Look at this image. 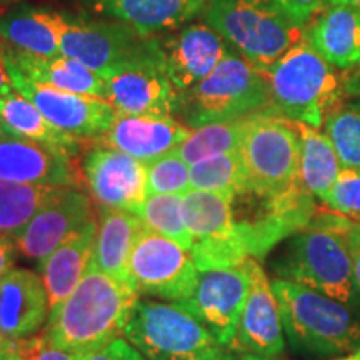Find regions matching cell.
<instances>
[{"label":"cell","instance_id":"29","mask_svg":"<svg viewBox=\"0 0 360 360\" xmlns=\"http://www.w3.org/2000/svg\"><path fill=\"white\" fill-rule=\"evenodd\" d=\"M294 125L300 137V180L310 195L322 200L344 167L326 132L302 122Z\"/></svg>","mask_w":360,"mask_h":360},{"label":"cell","instance_id":"30","mask_svg":"<svg viewBox=\"0 0 360 360\" xmlns=\"http://www.w3.org/2000/svg\"><path fill=\"white\" fill-rule=\"evenodd\" d=\"M60 188L0 180V232L15 237Z\"/></svg>","mask_w":360,"mask_h":360},{"label":"cell","instance_id":"49","mask_svg":"<svg viewBox=\"0 0 360 360\" xmlns=\"http://www.w3.org/2000/svg\"><path fill=\"white\" fill-rule=\"evenodd\" d=\"M2 2H11V0H2Z\"/></svg>","mask_w":360,"mask_h":360},{"label":"cell","instance_id":"48","mask_svg":"<svg viewBox=\"0 0 360 360\" xmlns=\"http://www.w3.org/2000/svg\"><path fill=\"white\" fill-rule=\"evenodd\" d=\"M4 132H6V130H4V127H2V124H0V135H2Z\"/></svg>","mask_w":360,"mask_h":360},{"label":"cell","instance_id":"45","mask_svg":"<svg viewBox=\"0 0 360 360\" xmlns=\"http://www.w3.org/2000/svg\"><path fill=\"white\" fill-rule=\"evenodd\" d=\"M0 360H22V359L19 357V354L13 350V345H12V349H8L6 352L0 354Z\"/></svg>","mask_w":360,"mask_h":360},{"label":"cell","instance_id":"17","mask_svg":"<svg viewBox=\"0 0 360 360\" xmlns=\"http://www.w3.org/2000/svg\"><path fill=\"white\" fill-rule=\"evenodd\" d=\"M90 219L89 197L75 187H62L15 236L19 254L40 264Z\"/></svg>","mask_w":360,"mask_h":360},{"label":"cell","instance_id":"43","mask_svg":"<svg viewBox=\"0 0 360 360\" xmlns=\"http://www.w3.org/2000/svg\"><path fill=\"white\" fill-rule=\"evenodd\" d=\"M8 92H13V85L11 82V77H8L6 65L0 60V96H6Z\"/></svg>","mask_w":360,"mask_h":360},{"label":"cell","instance_id":"24","mask_svg":"<svg viewBox=\"0 0 360 360\" xmlns=\"http://www.w3.org/2000/svg\"><path fill=\"white\" fill-rule=\"evenodd\" d=\"M305 40L337 70L355 69L360 65V11L328 6L310 20Z\"/></svg>","mask_w":360,"mask_h":360},{"label":"cell","instance_id":"39","mask_svg":"<svg viewBox=\"0 0 360 360\" xmlns=\"http://www.w3.org/2000/svg\"><path fill=\"white\" fill-rule=\"evenodd\" d=\"M299 24H309L322 11L326 0H274Z\"/></svg>","mask_w":360,"mask_h":360},{"label":"cell","instance_id":"10","mask_svg":"<svg viewBox=\"0 0 360 360\" xmlns=\"http://www.w3.org/2000/svg\"><path fill=\"white\" fill-rule=\"evenodd\" d=\"M233 197L191 188L182 197V214L191 232V255L197 270L236 267L249 259L238 236Z\"/></svg>","mask_w":360,"mask_h":360},{"label":"cell","instance_id":"9","mask_svg":"<svg viewBox=\"0 0 360 360\" xmlns=\"http://www.w3.org/2000/svg\"><path fill=\"white\" fill-rule=\"evenodd\" d=\"M105 102L115 114L172 115L179 92L169 79L155 35L147 37L137 52L102 75Z\"/></svg>","mask_w":360,"mask_h":360},{"label":"cell","instance_id":"19","mask_svg":"<svg viewBox=\"0 0 360 360\" xmlns=\"http://www.w3.org/2000/svg\"><path fill=\"white\" fill-rule=\"evenodd\" d=\"M72 157L62 148L4 132L0 135V180L29 186L77 187L79 177Z\"/></svg>","mask_w":360,"mask_h":360},{"label":"cell","instance_id":"16","mask_svg":"<svg viewBox=\"0 0 360 360\" xmlns=\"http://www.w3.org/2000/svg\"><path fill=\"white\" fill-rule=\"evenodd\" d=\"M157 37V35H155ZM169 79L179 94L195 87L215 70L231 51L229 44L207 24L180 27L157 37Z\"/></svg>","mask_w":360,"mask_h":360},{"label":"cell","instance_id":"31","mask_svg":"<svg viewBox=\"0 0 360 360\" xmlns=\"http://www.w3.org/2000/svg\"><path fill=\"white\" fill-rule=\"evenodd\" d=\"M249 117L231 120V122L207 124L204 127L192 129V134L188 135L187 141L180 143L174 152L180 159L186 160L188 165L202 159H209V157L237 152L240 148Z\"/></svg>","mask_w":360,"mask_h":360},{"label":"cell","instance_id":"27","mask_svg":"<svg viewBox=\"0 0 360 360\" xmlns=\"http://www.w3.org/2000/svg\"><path fill=\"white\" fill-rule=\"evenodd\" d=\"M98 222L92 267L130 283L129 257L143 224L139 215L114 207L98 205ZM132 285V283H130Z\"/></svg>","mask_w":360,"mask_h":360},{"label":"cell","instance_id":"33","mask_svg":"<svg viewBox=\"0 0 360 360\" xmlns=\"http://www.w3.org/2000/svg\"><path fill=\"white\" fill-rule=\"evenodd\" d=\"M182 197L179 193H155L143 202L141 212L142 224L160 236L172 238L191 250L192 237L182 214Z\"/></svg>","mask_w":360,"mask_h":360},{"label":"cell","instance_id":"1","mask_svg":"<svg viewBox=\"0 0 360 360\" xmlns=\"http://www.w3.org/2000/svg\"><path fill=\"white\" fill-rule=\"evenodd\" d=\"M139 292L90 265L77 289L49 314L44 332L60 349L89 355L124 335Z\"/></svg>","mask_w":360,"mask_h":360},{"label":"cell","instance_id":"35","mask_svg":"<svg viewBox=\"0 0 360 360\" xmlns=\"http://www.w3.org/2000/svg\"><path fill=\"white\" fill-rule=\"evenodd\" d=\"M191 165L175 152L165 154L147 164V192L179 193L184 195L191 191Z\"/></svg>","mask_w":360,"mask_h":360},{"label":"cell","instance_id":"47","mask_svg":"<svg viewBox=\"0 0 360 360\" xmlns=\"http://www.w3.org/2000/svg\"><path fill=\"white\" fill-rule=\"evenodd\" d=\"M337 360H360V350H357V352H352V354L345 355V357H342V359H337Z\"/></svg>","mask_w":360,"mask_h":360},{"label":"cell","instance_id":"25","mask_svg":"<svg viewBox=\"0 0 360 360\" xmlns=\"http://www.w3.org/2000/svg\"><path fill=\"white\" fill-rule=\"evenodd\" d=\"M70 17L44 7L20 6L0 17V39L39 57L62 56L60 42Z\"/></svg>","mask_w":360,"mask_h":360},{"label":"cell","instance_id":"46","mask_svg":"<svg viewBox=\"0 0 360 360\" xmlns=\"http://www.w3.org/2000/svg\"><path fill=\"white\" fill-rule=\"evenodd\" d=\"M12 345H13V342L4 339V337L0 335V354L6 352V350H8V349H12Z\"/></svg>","mask_w":360,"mask_h":360},{"label":"cell","instance_id":"26","mask_svg":"<svg viewBox=\"0 0 360 360\" xmlns=\"http://www.w3.org/2000/svg\"><path fill=\"white\" fill-rule=\"evenodd\" d=\"M209 0H92L103 15L134 27L150 37L170 29H179L204 12Z\"/></svg>","mask_w":360,"mask_h":360},{"label":"cell","instance_id":"5","mask_svg":"<svg viewBox=\"0 0 360 360\" xmlns=\"http://www.w3.org/2000/svg\"><path fill=\"white\" fill-rule=\"evenodd\" d=\"M202 17L229 47L262 72L305 39V25L274 0H209Z\"/></svg>","mask_w":360,"mask_h":360},{"label":"cell","instance_id":"34","mask_svg":"<svg viewBox=\"0 0 360 360\" xmlns=\"http://www.w3.org/2000/svg\"><path fill=\"white\" fill-rule=\"evenodd\" d=\"M323 129L334 143L342 167L360 170V105H337L327 115Z\"/></svg>","mask_w":360,"mask_h":360},{"label":"cell","instance_id":"40","mask_svg":"<svg viewBox=\"0 0 360 360\" xmlns=\"http://www.w3.org/2000/svg\"><path fill=\"white\" fill-rule=\"evenodd\" d=\"M19 255L20 254L19 249H17L15 237L0 232V277H4L7 272H11Z\"/></svg>","mask_w":360,"mask_h":360},{"label":"cell","instance_id":"11","mask_svg":"<svg viewBox=\"0 0 360 360\" xmlns=\"http://www.w3.org/2000/svg\"><path fill=\"white\" fill-rule=\"evenodd\" d=\"M197 276L191 250L143 225L129 257V278L139 295L180 302L192 295Z\"/></svg>","mask_w":360,"mask_h":360},{"label":"cell","instance_id":"41","mask_svg":"<svg viewBox=\"0 0 360 360\" xmlns=\"http://www.w3.org/2000/svg\"><path fill=\"white\" fill-rule=\"evenodd\" d=\"M349 247L350 255H352L355 283H357V289L360 292V224L354 222V220H350L349 224Z\"/></svg>","mask_w":360,"mask_h":360},{"label":"cell","instance_id":"36","mask_svg":"<svg viewBox=\"0 0 360 360\" xmlns=\"http://www.w3.org/2000/svg\"><path fill=\"white\" fill-rule=\"evenodd\" d=\"M321 202L334 214L360 224V170L342 169Z\"/></svg>","mask_w":360,"mask_h":360},{"label":"cell","instance_id":"18","mask_svg":"<svg viewBox=\"0 0 360 360\" xmlns=\"http://www.w3.org/2000/svg\"><path fill=\"white\" fill-rule=\"evenodd\" d=\"M146 40V35L119 20L70 19L62 35L60 52L102 77L112 67L137 52Z\"/></svg>","mask_w":360,"mask_h":360},{"label":"cell","instance_id":"3","mask_svg":"<svg viewBox=\"0 0 360 360\" xmlns=\"http://www.w3.org/2000/svg\"><path fill=\"white\" fill-rule=\"evenodd\" d=\"M283 334L295 350L340 355L360 350V305L332 299L300 283L272 281Z\"/></svg>","mask_w":360,"mask_h":360},{"label":"cell","instance_id":"23","mask_svg":"<svg viewBox=\"0 0 360 360\" xmlns=\"http://www.w3.org/2000/svg\"><path fill=\"white\" fill-rule=\"evenodd\" d=\"M0 60L40 84L105 101V80L75 58L67 56L39 57L4 44L0 45Z\"/></svg>","mask_w":360,"mask_h":360},{"label":"cell","instance_id":"13","mask_svg":"<svg viewBox=\"0 0 360 360\" xmlns=\"http://www.w3.org/2000/svg\"><path fill=\"white\" fill-rule=\"evenodd\" d=\"M4 64V62H2ZM13 90L24 96L42 112L49 122L75 139L102 137L114 122L115 110L103 98L85 97L79 94L40 84L20 74L15 67L4 64Z\"/></svg>","mask_w":360,"mask_h":360},{"label":"cell","instance_id":"6","mask_svg":"<svg viewBox=\"0 0 360 360\" xmlns=\"http://www.w3.org/2000/svg\"><path fill=\"white\" fill-rule=\"evenodd\" d=\"M265 74L238 53L229 52L209 77L179 94L175 114L191 129L231 122L269 110Z\"/></svg>","mask_w":360,"mask_h":360},{"label":"cell","instance_id":"12","mask_svg":"<svg viewBox=\"0 0 360 360\" xmlns=\"http://www.w3.org/2000/svg\"><path fill=\"white\" fill-rule=\"evenodd\" d=\"M249 292L245 265L199 270L192 295L180 300V307L199 321L215 342L231 349L236 340L242 310Z\"/></svg>","mask_w":360,"mask_h":360},{"label":"cell","instance_id":"28","mask_svg":"<svg viewBox=\"0 0 360 360\" xmlns=\"http://www.w3.org/2000/svg\"><path fill=\"white\" fill-rule=\"evenodd\" d=\"M0 124L7 134L62 148L70 155L79 152V139L62 132L49 122L32 102L15 90L0 96Z\"/></svg>","mask_w":360,"mask_h":360},{"label":"cell","instance_id":"20","mask_svg":"<svg viewBox=\"0 0 360 360\" xmlns=\"http://www.w3.org/2000/svg\"><path fill=\"white\" fill-rule=\"evenodd\" d=\"M191 134L192 129L172 115L115 114L110 129L98 137L96 143L115 148L148 164L174 152Z\"/></svg>","mask_w":360,"mask_h":360},{"label":"cell","instance_id":"14","mask_svg":"<svg viewBox=\"0 0 360 360\" xmlns=\"http://www.w3.org/2000/svg\"><path fill=\"white\" fill-rule=\"evenodd\" d=\"M82 174L98 205L137 215L148 197L146 162L115 148H90L82 159Z\"/></svg>","mask_w":360,"mask_h":360},{"label":"cell","instance_id":"2","mask_svg":"<svg viewBox=\"0 0 360 360\" xmlns=\"http://www.w3.org/2000/svg\"><path fill=\"white\" fill-rule=\"evenodd\" d=\"M349 224V219L337 214L315 215L307 227L292 236L287 250L274 264V274L340 302L360 305Z\"/></svg>","mask_w":360,"mask_h":360},{"label":"cell","instance_id":"44","mask_svg":"<svg viewBox=\"0 0 360 360\" xmlns=\"http://www.w3.org/2000/svg\"><path fill=\"white\" fill-rule=\"evenodd\" d=\"M328 6H347L360 11V0H326Z\"/></svg>","mask_w":360,"mask_h":360},{"label":"cell","instance_id":"50","mask_svg":"<svg viewBox=\"0 0 360 360\" xmlns=\"http://www.w3.org/2000/svg\"><path fill=\"white\" fill-rule=\"evenodd\" d=\"M359 105H360V103H359Z\"/></svg>","mask_w":360,"mask_h":360},{"label":"cell","instance_id":"7","mask_svg":"<svg viewBox=\"0 0 360 360\" xmlns=\"http://www.w3.org/2000/svg\"><path fill=\"white\" fill-rule=\"evenodd\" d=\"M238 154L250 193L281 199L304 188L300 137L292 120L267 110L250 115Z\"/></svg>","mask_w":360,"mask_h":360},{"label":"cell","instance_id":"42","mask_svg":"<svg viewBox=\"0 0 360 360\" xmlns=\"http://www.w3.org/2000/svg\"><path fill=\"white\" fill-rule=\"evenodd\" d=\"M219 360H274V359L259 357V355L238 352V350H225V352L220 355Z\"/></svg>","mask_w":360,"mask_h":360},{"label":"cell","instance_id":"8","mask_svg":"<svg viewBox=\"0 0 360 360\" xmlns=\"http://www.w3.org/2000/svg\"><path fill=\"white\" fill-rule=\"evenodd\" d=\"M124 339L147 360H219L225 350L179 304L139 300Z\"/></svg>","mask_w":360,"mask_h":360},{"label":"cell","instance_id":"22","mask_svg":"<svg viewBox=\"0 0 360 360\" xmlns=\"http://www.w3.org/2000/svg\"><path fill=\"white\" fill-rule=\"evenodd\" d=\"M96 237L97 222L92 217L39 264L51 312L65 302L67 297L77 289L84 276L89 272L92 265Z\"/></svg>","mask_w":360,"mask_h":360},{"label":"cell","instance_id":"38","mask_svg":"<svg viewBox=\"0 0 360 360\" xmlns=\"http://www.w3.org/2000/svg\"><path fill=\"white\" fill-rule=\"evenodd\" d=\"M84 360H147L134 345H130L124 337L112 340L105 347L85 355Z\"/></svg>","mask_w":360,"mask_h":360},{"label":"cell","instance_id":"32","mask_svg":"<svg viewBox=\"0 0 360 360\" xmlns=\"http://www.w3.org/2000/svg\"><path fill=\"white\" fill-rule=\"evenodd\" d=\"M191 187L197 191L227 193L231 197L249 192L240 154L209 157L191 165Z\"/></svg>","mask_w":360,"mask_h":360},{"label":"cell","instance_id":"4","mask_svg":"<svg viewBox=\"0 0 360 360\" xmlns=\"http://www.w3.org/2000/svg\"><path fill=\"white\" fill-rule=\"evenodd\" d=\"M264 74L270 101L267 112L315 129L322 127L344 96L339 72L305 39L289 49Z\"/></svg>","mask_w":360,"mask_h":360},{"label":"cell","instance_id":"21","mask_svg":"<svg viewBox=\"0 0 360 360\" xmlns=\"http://www.w3.org/2000/svg\"><path fill=\"white\" fill-rule=\"evenodd\" d=\"M47 290L39 274L12 269L0 277V335L15 342L32 337L49 321Z\"/></svg>","mask_w":360,"mask_h":360},{"label":"cell","instance_id":"37","mask_svg":"<svg viewBox=\"0 0 360 360\" xmlns=\"http://www.w3.org/2000/svg\"><path fill=\"white\" fill-rule=\"evenodd\" d=\"M13 350L22 360H84V355L69 352L53 344L45 332L13 342Z\"/></svg>","mask_w":360,"mask_h":360},{"label":"cell","instance_id":"15","mask_svg":"<svg viewBox=\"0 0 360 360\" xmlns=\"http://www.w3.org/2000/svg\"><path fill=\"white\" fill-rule=\"evenodd\" d=\"M244 265L249 274V292L236 340L229 350L276 359L285 347V334L276 292L257 259L249 257Z\"/></svg>","mask_w":360,"mask_h":360}]
</instances>
